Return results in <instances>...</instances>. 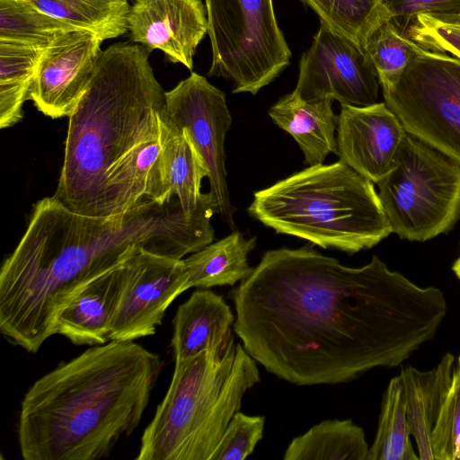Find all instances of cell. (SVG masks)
<instances>
[{
	"instance_id": "obj_1",
	"label": "cell",
	"mask_w": 460,
	"mask_h": 460,
	"mask_svg": "<svg viewBox=\"0 0 460 460\" xmlns=\"http://www.w3.org/2000/svg\"><path fill=\"white\" fill-rule=\"evenodd\" d=\"M228 297L246 352L296 385L397 367L435 336L447 311L439 288L416 285L376 255L353 268L311 245L267 251Z\"/></svg>"
},
{
	"instance_id": "obj_2",
	"label": "cell",
	"mask_w": 460,
	"mask_h": 460,
	"mask_svg": "<svg viewBox=\"0 0 460 460\" xmlns=\"http://www.w3.org/2000/svg\"><path fill=\"white\" fill-rule=\"evenodd\" d=\"M209 192L185 213L177 198L149 199L111 217L75 213L53 196L33 205L29 224L0 271V331L36 353L56 334L57 320L88 283L145 249L181 260L214 241Z\"/></svg>"
},
{
	"instance_id": "obj_3",
	"label": "cell",
	"mask_w": 460,
	"mask_h": 460,
	"mask_svg": "<svg viewBox=\"0 0 460 460\" xmlns=\"http://www.w3.org/2000/svg\"><path fill=\"white\" fill-rule=\"evenodd\" d=\"M163 367L134 341L92 347L25 394L17 433L25 460H97L138 426Z\"/></svg>"
},
{
	"instance_id": "obj_4",
	"label": "cell",
	"mask_w": 460,
	"mask_h": 460,
	"mask_svg": "<svg viewBox=\"0 0 460 460\" xmlns=\"http://www.w3.org/2000/svg\"><path fill=\"white\" fill-rule=\"evenodd\" d=\"M141 44L102 50L85 93L68 117L63 164L53 197L70 210L111 217L107 179L125 156L159 137L166 99Z\"/></svg>"
},
{
	"instance_id": "obj_5",
	"label": "cell",
	"mask_w": 460,
	"mask_h": 460,
	"mask_svg": "<svg viewBox=\"0 0 460 460\" xmlns=\"http://www.w3.org/2000/svg\"><path fill=\"white\" fill-rule=\"evenodd\" d=\"M248 212L278 234L349 254L392 233L373 182L341 160L310 165L254 192Z\"/></svg>"
},
{
	"instance_id": "obj_6",
	"label": "cell",
	"mask_w": 460,
	"mask_h": 460,
	"mask_svg": "<svg viewBox=\"0 0 460 460\" xmlns=\"http://www.w3.org/2000/svg\"><path fill=\"white\" fill-rule=\"evenodd\" d=\"M234 340L175 360L168 391L144 430L137 460H210L244 394L260 381Z\"/></svg>"
},
{
	"instance_id": "obj_7",
	"label": "cell",
	"mask_w": 460,
	"mask_h": 460,
	"mask_svg": "<svg viewBox=\"0 0 460 460\" xmlns=\"http://www.w3.org/2000/svg\"><path fill=\"white\" fill-rule=\"evenodd\" d=\"M377 186L392 233L402 239L430 240L460 217V165L407 132Z\"/></svg>"
},
{
	"instance_id": "obj_8",
	"label": "cell",
	"mask_w": 460,
	"mask_h": 460,
	"mask_svg": "<svg viewBox=\"0 0 460 460\" xmlns=\"http://www.w3.org/2000/svg\"><path fill=\"white\" fill-rule=\"evenodd\" d=\"M212 63L208 75L227 79L233 93L256 94L289 65L291 51L272 0H205Z\"/></svg>"
},
{
	"instance_id": "obj_9",
	"label": "cell",
	"mask_w": 460,
	"mask_h": 460,
	"mask_svg": "<svg viewBox=\"0 0 460 460\" xmlns=\"http://www.w3.org/2000/svg\"><path fill=\"white\" fill-rule=\"evenodd\" d=\"M382 92L408 134L460 165V58L422 48Z\"/></svg>"
},
{
	"instance_id": "obj_10",
	"label": "cell",
	"mask_w": 460,
	"mask_h": 460,
	"mask_svg": "<svg viewBox=\"0 0 460 460\" xmlns=\"http://www.w3.org/2000/svg\"><path fill=\"white\" fill-rule=\"evenodd\" d=\"M169 119L184 129L202 156L216 214L234 229L226 168L225 138L232 124L226 94L206 77L192 72L174 88L165 92Z\"/></svg>"
},
{
	"instance_id": "obj_11",
	"label": "cell",
	"mask_w": 460,
	"mask_h": 460,
	"mask_svg": "<svg viewBox=\"0 0 460 460\" xmlns=\"http://www.w3.org/2000/svg\"><path fill=\"white\" fill-rule=\"evenodd\" d=\"M380 87L365 49L320 21L311 47L300 58L294 92L305 101L331 99L365 107L378 102Z\"/></svg>"
},
{
	"instance_id": "obj_12",
	"label": "cell",
	"mask_w": 460,
	"mask_h": 460,
	"mask_svg": "<svg viewBox=\"0 0 460 460\" xmlns=\"http://www.w3.org/2000/svg\"><path fill=\"white\" fill-rule=\"evenodd\" d=\"M124 268L109 339L133 341L153 335L168 306L190 288L182 259L141 249L125 261Z\"/></svg>"
},
{
	"instance_id": "obj_13",
	"label": "cell",
	"mask_w": 460,
	"mask_h": 460,
	"mask_svg": "<svg viewBox=\"0 0 460 460\" xmlns=\"http://www.w3.org/2000/svg\"><path fill=\"white\" fill-rule=\"evenodd\" d=\"M102 40L85 30L64 33L46 47L30 99L51 119L69 117L89 87Z\"/></svg>"
},
{
	"instance_id": "obj_14",
	"label": "cell",
	"mask_w": 460,
	"mask_h": 460,
	"mask_svg": "<svg viewBox=\"0 0 460 460\" xmlns=\"http://www.w3.org/2000/svg\"><path fill=\"white\" fill-rule=\"evenodd\" d=\"M405 134L401 121L385 102L365 107L341 105L336 155L377 184L391 170Z\"/></svg>"
},
{
	"instance_id": "obj_15",
	"label": "cell",
	"mask_w": 460,
	"mask_h": 460,
	"mask_svg": "<svg viewBox=\"0 0 460 460\" xmlns=\"http://www.w3.org/2000/svg\"><path fill=\"white\" fill-rule=\"evenodd\" d=\"M128 25L133 42L192 70L197 47L208 33L207 10L201 0H134Z\"/></svg>"
},
{
	"instance_id": "obj_16",
	"label": "cell",
	"mask_w": 460,
	"mask_h": 460,
	"mask_svg": "<svg viewBox=\"0 0 460 460\" xmlns=\"http://www.w3.org/2000/svg\"><path fill=\"white\" fill-rule=\"evenodd\" d=\"M162 139L147 199L164 205L177 198L185 213L190 214L203 196L201 182L208 175L206 164L187 132L177 127L168 114L162 121Z\"/></svg>"
},
{
	"instance_id": "obj_17",
	"label": "cell",
	"mask_w": 460,
	"mask_h": 460,
	"mask_svg": "<svg viewBox=\"0 0 460 460\" xmlns=\"http://www.w3.org/2000/svg\"><path fill=\"white\" fill-rule=\"evenodd\" d=\"M124 263L84 287L59 314L56 334L75 345H101L110 341L111 323L121 291Z\"/></svg>"
},
{
	"instance_id": "obj_18",
	"label": "cell",
	"mask_w": 460,
	"mask_h": 460,
	"mask_svg": "<svg viewBox=\"0 0 460 460\" xmlns=\"http://www.w3.org/2000/svg\"><path fill=\"white\" fill-rule=\"evenodd\" d=\"M234 316L223 296L209 288H199L181 304L173 319L172 347L175 360L204 350L223 349L234 340Z\"/></svg>"
},
{
	"instance_id": "obj_19",
	"label": "cell",
	"mask_w": 460,
	"mask_h": 460,
	"mask_svg": "<svg viewBox=\"0 0 460 460\" xmlns=\"http://www.w3.org/2000/svg\"><path fill=\"white\" fill-rule=\"evenodd\" d=\"M332 102L305 101L293 91L269 110L272 121L297 143L308 166L323 164L331 153H337L338 116L332 111Z\"/></svg>"
},
{
	"instance_id": "obj_20",
	"label": "cell",
	"mask_w": 460,
	"mask_h": 460,
	"mask_svg": "<svg viewBox=\"0 0 460 460\" xmlns=\"http://www.w3.org/2000/svg\"><path fill=\"white\" fill-rule=\"evenodd\" d=\"M455 357L447 353L437 367L421 371L407 367L399 375L405 397L407 419L419 459L433 460L431 434L450 390Z\"/></svg>"
},
{
	"instance_id": "obj_21",
	"label": "cell",
	"mask_w": 460,
	"mask_h": 460,
	"mask_svg": "<svg viewBox=\"0 0 460 460\" xmlns=\"http://www.w3.org/2000/svg\"><path fill=\"white\" fill-rule=\"evenodd\" d=\"M255 245V237L247 239L234 231L191 253L183 260L190 288L234 286L243 280L253 270L248 263V254Z\"/></svg>"
},
{
	"instance_id": "obj_22",
	"label": "cell",
	"mask_w": 460,
	"mask_h": 460,
	"mask_svg": "<svg viewBox=\"0 0 460 460\" xmlns=\"http://www.w3.org/2000/svg\"><path fill=\"white\" fill-rule=\"evenodd\" d=\"M46 47L0 40V128L23 118V104Z\"/></svg>"
},
{
	"instance_id": "obj_23",
	"label": "cell",
	"mask_w": 460,
	"mask_h": 460,
	"mask_svg": "<svg viewBox=\"0 0 460 460\" xmlns=\"http://www.w3.org/2000/svg\"><path fill=\"white\" fill-rule=\"evenodd\" d=\"M368 444L361 427L351 420H328L296 437L284 460H367Z\"/></svg>"
},
{
	"instance_id": "obj_24",
	"label": "cell",
	"mask_w": 460,
	"mask_h": 460,
	"mask_svg": "<svg viewBox=\"0 0 460 460\" xmlns=\"http://www.w3.org/2000/svg\"><path fill=\"white\" fill-rule=\"evenodd\" d=\"M41 12L79 30L89 31L102 40L128 31L130 5L123 0H27Z\"/></svg>"
},
{
	"instance_id": "obj_25",
	"label": "cell",
	"mask_w": 460,
	"mask_h": 460,
	"mask_svg": "<svg viewBox=\"0 0 460 460\" xmlns=\"http://www.w3.org/2000/svg\"><path fill=\"white\" fill-rule=\"evenodd\" d=\"M406 403L399 376L392 378L383 396L375 439L367 460H416L410 437Z\"/></svg>"
},
{
	"instance_id": "obj_26",
	"label": "cell",
	"mask_w": 460,
	"mask_h": 460,
	"mask_svg": "<svg viewBox=\"0 0 460 460\" xmlns=\"http://www.w3.org/2000/svg\"><path fill=\"white\" fill-rule=\"evenodd\" d=\"M332 29L365 47L371 33L390 17L380 0H300Z\"/></svg>"
},
{
	"instance_id": "obj_27",
	"label": "cell",
	"mask_w": 460,
	"mask_h": 460,
	"mask_svg": "<svg viewBox=\"0 0 460 460\" xmlns=\"http://www.w3.org/2000/svg\"><path fill=\"white\" fill-rule=\"evenodd\" d=\"M79 30L34 7L27 0H0V40L48 47Z\"/></svg>"
},
{
	"instance_id": "obj_28",
	"label": "cell",
	"mask_w": 460,
	"mask_h": 460,
	"mask_svg": "<svg viewBox=\"0 0 460 460\" xmlns=\"http://www.w3.org/2000/svg\"><path fill=\"white\" fill-rule=\"evenodd\" d=\"M364 49L377 72L381 87H385L398 80L422 48L390 19L371 33Z\"/></svg>"
},
{
	"instance_id": "obj_29",
	"label": "cell",
	"mask_w": 460,
	"mask_h": 460,
	"mask_svg": "<svg viewBox=\"0 0 460 460\" xmlns=\"http://www.w3.org/2000/svg\"><path fill=\"white\" fill-rule=\"evenodd\" d=\"M433 460H460V371L456 369L450 390L431 434Z\"/></svg>"
},
{
	"instance_id": "obj_30",
	"label": "cell",
	"mask_w": 460,
	"mask_h": 460,
	"mask_svg": "<svg viewBox=\"0 0 460 460\" xmlns=\"http://www.w3.org/2000/svg\"><path fill=\"white\" fill-rule=\"evenodd\" d=\"M265 418L237 411L227 425L210 460H243L263 437Z\"/></svg>"
},
{
	"instance_id": "obj_31",
	"label": "cell",
	"mask_w": 460,
	"mask_h": 460,
	"mask_svg": "<svg viewBox=\"0 0 460 460\" xmlns=\"http://www.w3.org/2000/svg\"><path fill=\"white\" fill-rule=\"evenodd\" d=\"M421 48L448 53L460 58V24L442 22L431 15L413 18L404 29Z\"/></svg>"
},
{
	"instance_id": "obj_32",
	"label": "cell",
	"mask_w": 460,
	"mask_h": 460,
	"mask_svg": "<svg viewBox=\"0 0 460 460\" xmlns=\"http://www.w3.org/2000/svg\"><path fill=\"white\" fill-rule=\"evenodd\" d=\"M390 19L405 29L408 23L420 14L438 20L460 15V0H380Z\"/></svg>"
},
{
	"instance_id": "obj_33",
	"label": "cell",
	"mask_w": 460,
	"mask_h": 460,
	"mask_svg": "<svg viewBox=\"0 0 460 460\" xmlns=\"http://www.w3.org/2000/svg\"><path fill=\"white\" fill-rule=\"evenodd\" d=\"M452 270L456 276L460 279V257L453 264Z\"/></svg>"
},
{
	"instance_id": "obj_34",
	"label": "cell",
	"mask_w": 460,
	"mask_h": 460,
	"mask_svg": "<svg viewBox=\"0 0 460 460\" xmlns=\"http://www.w3.org/2000/svg\"><path fill=\"white\" fill-rule=\"evenodd\" d=\"M440 21L446 22H453V23H459L460 24V15L459 16L451 17V18H447V19H445V20H440Z\"/></svg>"
},
{
	"instance_id": "obj_35",
	"label": "cell",
	"mask_w": 460,
	"mask_h": 460,
	"mask_svg": "<svg viewBox=\"0 0 460 460\" xmlns=\"http://www.w3.org/2000/svg\"><path fill=\"white\" fill-rule=\"evenodd\" d=\"M457 369L460 371V356L458 357L457 359Z\"/></svg>"
},
{
	"instance_id": "obj_36",
	"label": "cell",
	"mask_w": 460,
	"mask_h": 460,
	"mask_svg": "<svg viewBox=\"0 0 460 460\" xmlns=\"http://www.w3.org/2000/svg\"><path fill=\"white\" fill-rule=\"evenodd\" d=\"M123 1H128V0H123Z\"/></svg>"
}]
</instances>
